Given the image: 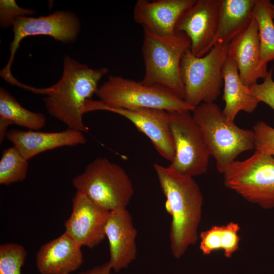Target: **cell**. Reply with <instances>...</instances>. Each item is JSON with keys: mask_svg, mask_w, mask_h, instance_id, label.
Instances as JSON below:
<instances>
[{"mask_svg": "<svg viewBox=\"0 0 274 274\" xmlns=\"http://www.w3.org/2000/svg\"><path fill=\"white\" fill-rule=\"evenodd\" d=\"M224 184L246 201L263 209L274 208V158L255 150L249 158L235 160L223 174Z\"/></svg>", "mask_w": 274, "mask_h": 274, "instance_id": "cell-8", "label": "cell"}, {"mask_svg": "<svg viewBox=\"0 0 274 274\" xmlns=\"http://www.w3.org/2000/svg\"><path fill=\"white\" fill-rule=\"evenodd\" d=\"M269 0H255L253 17L258 26L261 55L263 63L274 60V21Z\"/></svg>", "mask_w": 274, "mask_h": 274, "instance_id": "cell-23", "label": "cell"}, {"mask_svg": "<svg viewBox=\"0 0 274 274\" xmlns=\"http://www.w3.org/2000/svg\"><path fill=\"white\" fill-rule=\"evenodd\" d=\"M160 188L166 198V211L172 216L170 248L179 259L199 238L203 199L193 177L182 175L169 166L154 164Z\"/></svg>", "mask_w": 274, "mask_h": 274, "instance_id": "cell-1", "label": "cell"}, {"mask_svg": "<svg viewBox=\"0 0 274 274\" xmlns=\"http://www.w3.org/2000/svg\"><path fill=\"white\" fill-rule=\"evenodd\" d=\"M6 138L27 160L46 151L86 142L82 132L70 128L51 132L12 129L7 132Z\"/></svg>", "mask_w": 274, "mask_h": 274, "instance_id": "cell-18", "label": "cell"}, {"mask_svg": "<svg viewBox=\"0 0 274 274\" xmlns=\"http://www.w3.org/2000/svg\"><path fill=\"white\" fill-rule=\"evenodd\" d=\"M239 225L234 222L225 225L213 226L199 235V249L204 255L223 250L224 256L230 258L239 249Z\"/></svg>", "mask_w": 274, "mask_h": 274, "instance_id": "cell-22", "label": "cell"}, {"mask_svg": "<svg viewBox=\"0 0 274 274\" xmlns=\"http://www.w3.org/2000/svg\"><path fill=\"white\" fill-rule=\"evenodd\" d=\"M35 11L19 7L15 0L0 1V24L3 28L13 25L16 19L33 15Z\"/></svg>", "mask_w": 274, "mask_h": 274, "instance_id": "cell-27", "label": "cell"}, {"mask_svg": "<svg viewBox=\"0 0 274 274\" xmlns=\"http://www.w3.org/2000/svg\"><path fill=\"white\" fill-rule=\"evenodd\" d=\"M222 73L224 86L222 98L225 101L222 112L224 116L229 120L234 121L241 111L253 112L259 101L250 87L243 83L235 62L228 55L224 62Z\"/></svg>", "mask_w": 274, "mask_h": 274, "instance_id": "cell-19", "label": "cell"}, {"mask_svg": "<svg viewBox=\"0 0 274 274\" xmlns=\"http://www.w3.org/2000/svg\"><path fill=\"white\" fill-rule=\"evenodd\" d=\"M27 252L19 244L7 243L0 246V274H21Z\"/></svg>", "mask_w": 274, "mask_h": 274, "instance_id": "cell-25", "label": "cell"}, {"mask_svg": "<svg viewBox=\"0 0 274 274\" xmlns=\"http://www.w3.org/2000/svg\"><path fill=\"white\" fill-rule=\"evenodd\" d=\"M105 233L109 244L108 262L112 269L118 272L127 268L137 256L138 231L127 209L110 212Z\"/></svg>", "mask_w": 274, "mask_h": 274, "instance_id": "cell-14", "label": "cell"}, {"mask_svg": "<svg viewBox=\"0 0 274 274\" xmlns=\"http://www.w3.org/2000/svg\"><path fill=\"white\" fill-rule=\"evenodd\" d=\"M255 3V0H220L215 43H229L249 27Z\"/></svg>", "mask_w": 274, "mask_h": 274, "instance_id": "cell-20", "label": "cell"}, {"mask_svg": "<svg viewBox=\"0 0 274 274\" xmlns=\"http://www.w3.org/2000/svg\"><path fill=\"white\" fill-rule=\"evenodd\" d=\"M196 0H138L133 9L134 21L143 28L161 36L175 35L183 13Z\"/></svg>", "mask_w": 274, "mask_h": 274, "instance_id": "cell-16", "label": "cell"}, {"mask_svg": "<svg viewBox=\"0 0 274 274\" xmlns=\"http://www.w3.org/2000/svg\"><path fill=\"white\" fill-rule=\"evenodd\" d=\"M191 112H168L175 149L174 159L168 166L180 174L194 177L207 172L211 155Z\"/></svg>", "mask_w": 274, "mask_h": 274, "instance_id": "cell-9", "label": "cell"}, {"mask_svg": "<svg viewBox=\"0 0 274 274\" xmlns=\"http://www.w3.org/2000/svg\"><path fill=\"white\" fill-rule=\"evenodd\" d=\"M270 12H271L272 19L274 21V4L272 3L270 5Z\"/></svg>", "mask_w": 274, "mask_h": 274, "instance_id": "cell-30", "label": "cell"}, {"mask_svg": "<svg viewBox=\"0 0 274 274\" xmlns=\"http://www.w3.org/2000/svg\"><path fill=\"white\" fill-rule=\"evenodd\" d=\"M72 184L77 192L109 212L126 209L134 194L132 182L124 169L104 157L89 163Z\"/></svg>", "mask_w": 274, "mask_h": 274, "instance_id": "cell-5", "label": "cell"}, {"mask_svg": "<svg viewBox=\"0 0 274 274\" xmlns=\"http://www.w3.org/2000/svg\"><path fill=\"white\" fill-rule=\"evenodd\" d=\"M228 55L235 62L243 83L250 87L268 74L263 63L258 37V26L254 17L249 27L229 43Z\"/></svg>", "mask_w": 274, "mask_h": 274, "instance_id": "cell-15", "label": "cell"}, {"mask_svg": "<svg viewBox=\"0 0 274 274\" xmlns=\"http://www.w3.org/2000/svg\"><path fill=\"white\" fill-rule=\"evenodd\" d=\"M192 116L219 173L223 174L239 154L254 148L253 131L227 119L215 102L202 103Z\"/></svg>", "mask_w": 274, "mask_h": 274, "instance_id": "cell-3", "label": "cell"}, {"mask_svg": "<svg viewBox=\"0 0 274 274\" xmlns=\"http://www.w3.org/2000/svg\"><path fill=\"white\" fill-rule=\"evenodd\" d=\"M28 168V160L15 147L4 149L0 160V184L8 185L23 181Z\"/></svg>", "mask_w": 274, "mask_h": 274, "instance_id": "cell-24", "label": "cell"}, {"mask_svg": "<svg viewBox=\"0 0 274 274\" xmlns=\"http://www.w3.org/2000/svg\"><path fill=\"white\" fill-rule=\"evenodd\" d=\"M108 72L105 67L91 68L66 55L60 79L44 88V101L49 114L68 128L86 131L83 121L85 104L96 93L99 82Z\"/></svg>", "mask_w": 274, "mask_h": 274, "instance_id": "cell-2", "label": "cell"}, {"mask_svg": "<svg viewBox=\"0 0 274 274\" xmlns=\"http://www.w3.org/2000/svg\"><path fill=\"white\" fill-rule=\"evenodd\" d=\"M229 43L217 42L205 55L197 57L188 50L181 63L184 100L195 108L214 102L223 85L222 67L228 56Z\"/></svg>", "mask_w": 274, "mask_h": 274, "instance_id": "cell-7", "label": "cell"}, {"mask_svg": "<svg viewBox=\"0 0 274 274\" xmlns=\"http://www.w3.org/2000/svg\"><path fill=\"white\" fill-rule=\"evenodd\" d=\"M142 53L145 73L141 81L145 85L167 88L184 99L181 63L190 48V41L183 32L161 36L143 28Z\"/></svg>", "mask_w": 274, "mask_h": 274, "instance_id": "cell-4", "label": "cell"}, {"mask_svg": "<svg viewBox=\"0 0 274 274\" xmlns=\"http://www.w3.org/2000/svg\"><path fill=\"white\" fill-rule=\"evenodd\" d=\"M81 246L66 233L43 245L36 256L41 274H71L83 262Z\"/></svg>", "mask_w": 274, "mask_h": 274, "instance_id": "cell-17", "label": "cell"}, {"mask_svg": "<svg viewBox=\"0 0 274 274\" xmlns=\"http://www.w3.org/2000/svg\"><path fill=\"white\" fill-rule=\"evenodd\" d=\"M272 68L268 71L266 77L261 83H256L250 87L252 92L258 99L269 106L274 110V81Z\"/></svg>", "mask_w": 274, "mask_h": 274, "instance_id": "cell-28", "label": "cell"}, {"mask_svg": "<svg viewBox=\"0 0 274 274\" xmlns=\"http://www.w3.org/2000/svg\"><path fill=\"white\" fill-rule=\"evenodd\" d=\"M254 148L274 158V128L263 121H258L253 126Z\"/></svg>", "mask_w": 274, "mask_h": 274, "instance_id": "cell-26", "label": "cell"}, {"mask_svg": "<svg viewBox=\"0 0 274 274\" xmlns=\"http://www.w3.org/2000/svg\"><path fill=\"white\" fill-rule=\"evenodd\" d=\"M110 212L77 191L72 199V213L64 223V232L81 247L93 248L106 237Z\"/></svg>", "mask_w": 274, "mask_h": 274, "instance_id": "cell-13", "label": "cell"}, {"mask_svg": "<svg viewBox=\"0 0 274 274\" xmlns=\"http://www.w3.org/2000/svg\"><path fill=\"white\" fill-rule=\"evenodd\" d=\"M13 27L14 38L10 44V57L7 64L1 72L5 80L13 77L11 65L20 43L25 37L45 35L64 43H72L77 39L81 25L74 13L61 10L46 16L19 17L15 21Z\"/></svg>", "mask_w": 274, "mask_h": 274, "instance_id": "cell-10", "label": "cell"}, {"mask_svg": "<svg viewBox=\"0 0 274 274\" xmlns=\"http://www.w3.org/2000/svg\"><path fill=\"white\" fill-rule=\"evenodd\" d=\"M220 0H196L179 18L175 33L183 32L190 41V50L197 57L207 54L214 46Z\"/></svg>", "mask_w": 274, "mask_h": 274, "instance_id": "cell-12", "label": "cell"}, {"mask_svg": "<svg viewBox=\"0 0 274 274\" xmlns=\"http://www.w3.org/2000/svg\"><path fill=\"white\" fill-rule=\"evenodd\" d=\"M46 118L41 113L33 112L23 108L6 89L0 88V142L6 137L7 129L15 124L38 130L46 124Z\"/></svg>", "mask_w": 274, "mask_h": 274, "instance_id": "cell-21", "label": "cell"}, {"mask_svg": "<svg viewBox=\"0 0 274 274\" xmlns=\"http://www.w3.org/2000/svg\"><path fill=\"white\" fill-rule=\"evenodd\" d=\"M95 94L109 107L127 109L150 108L167 112L190 111L195 108L170 89L157 85H145L141 81L110 76L98 87Z\"/></svg>", "mask_w": 274, "mask_h": 274, "instance_id": "cell-6", "label": "cell"}, {"mask_svg": "<svg viewBox=\"0 0 274 274\" xmlns=\"http://www.w3.org/2000/svg\"><path fill=\"white\" fill-rule=\"evenodd\" d=\"M112 270L108 262L98 265L79 274H111Z\"/></svg>", "mask_w": 274, "mask_h": 274, "instance_id": "cell-29", "label": "cell"}, {"mask_svg": "<svg viewBox=\"0 0 274 274\" xmlns=\"http://www.w3.org/2000/svg\"><path fill=\"white\" fill-rule=\"evenodd\" d=\"M97 110L110 112L126 118L149 139L162 157L170 162L174 159L175 149L168 112L150 108L127 109L109 107L99 100H87L84 105V114Z\"/></svg>", "mask_w": 274, "mask_h": 274, "instance_id": "cell-11", "label": "cell"}]
</instances>
